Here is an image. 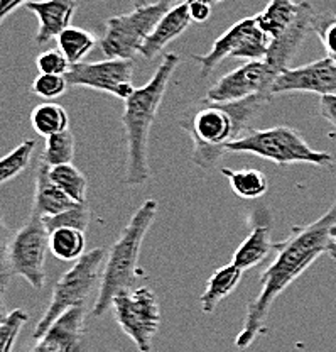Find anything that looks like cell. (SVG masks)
Listing matches in <instances>:
<instances>
[{"instance_id": "cell-1", "label": "cell", "mask_w": 336, "mask_h": 352, "mask_svg": "<svg viewBox=\"0 0 336 352\" xmlns=\"http://www.w3.org/2000/svg\"><path fill=\"white\" fill-rule=\"evenodd\" d=\"M336 226V197L326 214L308 226L292 227L289 237L277 242V256L261 276V292L247 308L237 347L245 349L265 329V320L277 296L298 280L321 254H331V229Z\"/></svg>"}, {"instance_id": "cell-2", "label": "cell", "mask_w": 336, "mask_h": 352, "mask_svg": "<svg viewBox=\"0 0 336 352\" xmlns=\"http://www.w3.org/2000/svg\"><path fill=\"white\" fill-rule=\"evenodd\" d=\"M272 97V94H262L235 104H213L203 98L191 105L182 113L180 126L193 141V163L204 170L217 166L226 154V146L250 131L248 122Z\"/></svg>"}, {"instance_id": "cell-3", "label": "cell", "mask_w": 336, "mask_h": 352, "mask_svg": "<svg viewBox=\"0 0 336 352\" xmlns=\"http://www.w3.org/2000/svg\"><path fill=\"white\" fill-rule=\"evenodd\" d=\"M180 65L176 53H166L163 63L152 78L125 100L122 116L123 129L127 132V170L123 182L130 186L144 185L151 178L149 168V134L166 94L169 80Z\"/></svg>"}, {"instance_id": "cell-4", "label": "cell", "mask_w": 336, "mask_h": 352, "mask_svg": "<svg viewBox=\"0 0 336 352\" xmlns=\"http://www.w3.org/2000/svg\"><path fill=\"white\" fill-rule=\"evenodd\" d=\"M157 210H159V204L156 200H145L134 212L125 229L108 251L104 276H101L97 300L91 310L95 317H101L108 310V307H112L113 298L123 289L134 288L135 281L142 276L141 267H139V254H141L144 237L147 236L152 222L156 220Z\"/></svg>"}, {"instance_id": "cell-5", "label": "cell", "mask_w": 336, "mask_h": 352, "mask_svg": "<svg viewBox=\"0 0 336 352\" xmlns=\"http://www.w3.org/2000/svg\"><path fill=\"white\" fill-rule=\"evenodd\" d=\"M225 153H248L269 160L277 166L287 164H313V166H331L333 156L324 151H316L306 142L301 132L287 126H277L272 129L254 131L230 142Z\"/></svg>"}, {"instance_id": "cell-6", "label": "cell", "mask_w": 336, "mask_h": 352, "mask_svg": "<svg viewBox=\"0 0 336 352\" xmlns=\"http://www.w3.org/2000/svg\"><path fill=\"white\" fill-rule=\"evenodd\" d=\"M49 251V230L45 219L31 214L27 222L3 239L2 283L9 276H21L32 288L41 289L46 283V256Z\"/></svg>"}, {"instance_id": "cell-7", "label": "cell", "mask_w": 336, "mask_h": 352, "mask_svg": "<svg viewBox=\"0 0 336 352\" xmlns=\"http://www.w3.org/2000/svg\"><path fill=\"white\" fill-rule=\"evenodd\" d=\"M105 259H107L105 249H93V251L86 252L83 258H80L58 280L53 288L49 305L32 332V337L36 340L41 339L64 311L75 307H85V302L88 300L95 286L101 283V276H104L101 264Z\"/></svg>"}, {"instance_id": "cell-8", "label": "cell", "mask_w": 336, "mask_h": 352, "mask_svg": "<svg viewBox=\"0 0 336 352\" xmlns=\"http://www.w3.org/2000/svg\"><path fill=\"white\" fill-rule=\"evenodd\" d=\"M174 3L159 0L156 3L134 9L129 14H119L107 21L105 34L100 39V47L107 58L134 60L141 53L145 39L154 31L157 22L163 19Z\"/></svg>"}, {"instance_id": "cell-9", "label": "cell", "mask_w": 336, "mask_h": 352, "mask_svg": "<svg viewBox=\"0 0 336 352\" xmlns=\"http://www.w3.org/2000/svg\"><path fill=\"white\" fill-rule=\"evenodd\" d=\"M112 310L119 327L139 352H151L160 325V305L156 293L149 286L123 289L113 298Z\"/></svg>"}, {"instance_id": "cell-10", "label": "cell", "mask_w": 336, "mask_h": 352, "mask_svg": "<svg viewBox=\"0 0 336 352\" xmlns=\"http://www.w3.org/2000/svg\"><path fill=\"white\" fill-rule=\"evenodd\" d=\"M270 46V38L259 25L257 17H247L233 24L220 38L215 39L210 53L203 56H193L200 65V75L206 78L221 61L228 58L240 60H265Z\"/></svg>"}, {"instance_id": "cell-11", "label": "cell", "mask_w": 336, "mask_h": 352, "mask_svg": "<svg viewBox=\"0 0 336 352\" xmlns=\"http://www.w3.org/2000/svg\"><path fill=\"white\" fill-rule=\"evenodd\" d=\"M279 72L265 60L247 61L221 76L208 90L206 100L213 104H235L262 94H272V85Z\"/></svg>"}, {"instance_id": "cell-12", "label": "cell", "mask_w": 336, "mask_h": 352, "mask_svg": "<svg viewBox=\"0 0 336 352\" xmlns=\"http://www.w3.org/2000/svg\"><path fill=\"white\" fill-rule=\"evenodd\" d=\"M69 87H85L110 94L113 97L127 100L135 91L134 60H117L107 58L97 63L71 65L68 75Z\"/></svg>"}, {"instance_id": "cell-13", "label": "cell", "mask_w": 336, "mask_h": 352, "mask_svg": "<svg viewBox=\"0 0 336 352\" xmlns=\"http://www.w3.org/2000/svg\"><path fill=\"white\" fill-rule=\"evenodd\" d=\"M292 91L316 94L320 97L336 95V60L326 56L309 65L287 68L279 73L272 85L274 97Z\"/></svg>"}, {"instance_id": "cell-14", "label": "cell", "mask_w": 336, "mask_h": 352, "mask_svg": "<svg viewBox=\"0 0 336 352\" xmlns=\"http://www.w3.org/2000/svg\"><path fill=\"white\" fill-rule=\"evenodd\" d=\"M316 14L317 12L308 0H301V10H299L298 19L292 22L291 28H287L279 38L270 39L265 61L272 68H276L279 73L291 68L289 65L292 58L296 56V53L302 46V43L306 41V38L313 32V22Z\"/></svg>"}, {"instance_id": "cell-15", "label": "cell", "mask_w": 336, "mask_h": 352, "mask_svg": "<svg viewBox=\"0 0 336 352\" xmlns=\"http://www.w3.org/2000/svg\"><path fill=\"white\" fill-rule=\"evenodd\" d=\"M85 307L64 311L49 330L36 340L31 352H80L85 333Z\"/></svg>"}, {"instance_id": "cell-16", "label": "cell", "mask_w": 336, "mask_h": 352, "mask_svg": "<svg viewBox=\"0 0 336 352\" xmlns=\"http://www.w3.org/2000/svg\"><path fill=\"white\" fill-rule=\"evenodd\" d=\"M76 7V0H31L25 3V9L31 10L39 21L34 41L46 44L53 38H60L69 28Z\"/></svg>"}, {"instance_id": "cell-17", "label": "cell", "mask_w": 336, "mask_h": 352, "mask_svg": "<svg viewBox=\"0 0 336 352\" xmlns=\"http://www.w3.org/2000/svg\"><path fill=\"white\" fill-rule=\"evenodd\" d=\"M191 22L193 21L191 16H189V0L174 3L167 10L166 16L157 22L154 31L145 39L144 46H142L139 54H142L145 60H154L157 54L163 53V50L167 44L173 43L176 38H180L182 32L189 28Z\"/></svg>"}, {"instance_id": "cell-18", "label": "cell", "mask_w": 336, "mask_h": 352, "mask_svg": "<svg viewBox=\"0 0 336 352\" xmlns=\"http://www.w3.org/2000/svg\"><path fill=\"white\" fill-rule=\"evenodd\" d=\"M76 201H73L56 183L51 179L49 166L41 160L38 170H36V186H34V205H32V214L39 217L47 219L60 215L69 208L76 207Z\"/></svg>"}, {"instance_id": "cell-19", "label": "cell", "mask_w": 336, "mask_h": 352, "mask_svg": "<svg viewBox=\"0 0 336 352\" xmlns=\"http://www.w3.org/2000/svg\"><path fill=\"white\" fill-rule=\"evenodd\" d=\"M272 249H276V244L270 237V227L267 223L255 222L247 239L240 244V248L233 254V264L242 271H247L264 261Z\"/></svg>"}, {"instance_id": "cell-20", "label": "cell", "mask_w": 336, "mask_h": 352, "mask_svg": "<svg viewBox=\"0 0 336 352\" xmlns=\"http://www.w3.org/2000/svg\"><path fill=\"white\" fill-rule=\"evenodd\" d=\"M243 276V271L237 267L235 264H226V266L218 267L208 280L206 288H204L200 303H202V310L204 314H211L221 300L232 295L235 288L239 286L240 280Z\"/></svg>"}, {"instance_id": "cell-21", "label": "cell", "mask_w": 336, "mask_h": 352, "mask_svg": "<svg viewBox=\"0 0 336 352\" xmlns=\"http://www.w3.org/2000/svg\"><path fill=\"white\" fill-rule=\"evenodd\" d=\"M299 10H301V2L296 0H269L267 7L255 17L262 31L270 39H276L298 19Z\"/></svg>"}, {"instance_id": "cell-22", "label": "cell", "mask_w": 336, "mask_h": 352, "mask_svg": "<svg viewBox=\"0 0 336 352\" xmlns=\"http://www.w3.org/2000/svg\"><path fill=\"white\" fill-rule=\"evenodd\" d=\"M85 244L83 230L61 227L49 232V252L60 261H78L86 254Z\"/></svg>"}, {"instance_id": "cell-23", "label": "cell", "mask_w": 336, "mask_h": 352, "mask_svg": "<svg viewBox=\"0 0 336 352\" xmlns=\"http://www.w3.org/2000/svg\"><path fill=\"white\" fill-rule=\"evenodd\" d=\"M221 175L226 176L233 193L245 200H257L269 190V179L259 170H228L221 168Z\"/></svg>"}, {"instance_id": "cell-24", "label": "cell", "mask_w": 336, "mask_h": 352, "mask_svg": "<svg viewBox=\"0 0 336 352\" xmlns=\"http://www.w3.org/2000/svg\"><path fill=\"white\" fill-rule=\"evenodd\" d=\"M31 124L39 135L51 138L54 134L69 129V117L67 109L54 102L36 105L31 113Z\"/></svg>"}, {"instance_id": "cell-25", "label": "cell", "mask_w": 336, "mask_h": 352, "mask_svg": "<svg viewBox=\"0 0 336 352\" xmlns=\"http://www.w3.org/2000/svg\"><path fill=\"white\" fill-rule=\"evenodd\" d=\"M58 46L68 58L69 65L83 63V58L97 46V38L82 28L69 25L67 31L58 38Z\"/></svg>"}, {"instance_id": "cell-26", "label": "cell", "mask_w": 336, "mask_h": 352, "mask_svg": "<svg viewBox=\"0 0 336 352\" xmlns=\"http://www.w3.org/2000/svg\"><path fill=\"white\" fill-rule=\"evenodd\" d=\"M49 176L67 195L76 204H85L88 182L86 176L73 164H61V166H49Z\"/></svg>"}, {"instance_id": "cell-27", "label": "cell", "mask_w": 336, "mask_h": 352, "mask_svg": "<svg viewBox=\"0 0 336 352\" xmlns=\"http://www.w3.org/2000/svg\"><path fill=\"white\" fill-rule=\"evenodd\" d=\"M73 157H75V135H73L71 129H67L46 139L43 161L47 166L53 168L61 166V164H71Z\"/></svg>"}, {"instance_id": "cell-28", "label": "cell", "mask_w": 336, "mask_h": 352, "mask_svg": "<svg viewBox=\"0 0 336 352\" xmlns=\"http://www.w3.org/2000/svg\"><path fill=\"white\" fill-rule=\"evenodd\" d=\"M34 149L36 141L34 139H29V141H24L23 144L17 146L12 153L7 154L0 161V182L7 183L16 178L19 173H23L25 168L29 166V163H31Z\"/></svg>"}, {"instance_id": "cell-29", "label": "cell", "mask_w": 336, "mask_h": 352, "mask_svg": "<svg viewBox=\"0 0 336 352\" xmlns=\"http://www.w3.org/2000/svg\"><path fill=\"white\" fill-rule=\"evenodd\" d=\"M90 220H91V208L85 201V204H78L76 207L63 212V214L45 219V223L49 232H53V230L56 229H61V227H71V229H78L85 232L90 226Z\"/></svg>"}, {"instance_id": "cell-30", "label": "cell", "mask_w": 336, "mask_h": 352, "mask_svg": "<svg viewBox=\"0 0 336 352\" xmlns=\"http://www.w3.org/2000/svg\"><path fill=\"white\" fill-rule=\"evenodd\" d=\"M29 320V315L24 310L17 308L9 315H5L0 325V352H12L17 342L21 330Z\"/></svg>"}, {"instance_id": "cell-31", "label": "cell", "mask_w": 336, "mask_h": 352, "mask_svg": "<svg viewBox=\"0 0 336 352\" xmlns=\"http://www.w3.org/2000/svg\"><path fill=\"white\" fill-rule=\"evenodd\" d=\"M313 32L321 39L328 54L336 60V14L317 12L313 22Z\"/></svg>"}, {"instance_id": "cell-32", "label": "cell", "mask_w": 336, "mask_h": 352, "mask_svg": "<svg viewBox=\"0 0 336 352\" xmlns=\"http://www.w3.org/2000/svg\"><path fill=\"white\" fill-rule=\"evenodd\" d=\"M68 80L67 76L60 75H41L38 76L32 82V94L38 95V97L45 98V100H54V98L61 97V95L67 91L68 88Z\"/></svg>"}, {"instance_id": "cell-33", "label": "cell", "mask_w": 336, "mask_h": 352, "mask_svg": "<svg viewBox=\"0 0 336 352\" xmlns=\"http://www.w3.org/2000/svg\"><path fill=\"white\" fill-rule=\"evenodd\" d=\"M36 65H38V69L41 75L67 76L69 68H71L68 58L64 56L60 47L58 50L43 51L38 56V60H36Z\"/></svg>"}, {"instance_id": "cell-34", "label": "cell", "mask_w": 336, "mask_h": 352, "mask_svg": "<svg viewBox=\"0 0 336 352\" xmlns=\"http://www.w3.org/2000/svg\"><path fill=\"white\" fill-rule=\"evenodd\" d=\"M211 7L210 3L203 2V0H189V16L193 22H206L211 17Z\"/></svg>"}, {"instance_id": "cell-35", "label": "cell", "mask_w": 336, "mask_h": 352, "mask_svg": "<svg viewBox=\"0 0 336 352\" xmlns=\"http://www.w3.org/2000/svg\"><path fill=\"white\" fill-rule=\"evenodd\" d=\"M320 113L336 129V95H326L320 98Z\"/></svg>"}, {"instance_id": "cell-36", "label": "cell", "mask_w": 336, "mask_h": 352, "mask_svg": "<svg viewBox=\"0 0 336 352\" xmlns=\"http://www.w3.org/2000/svg\"><path fill=\"white\" fill-rule=\"evenodd\" d=\"M31 0H0V21H5L10 14L16 9H19L21 6H25Z\"/></svg>"}, {"instance_id": "cell-37", "label": "cell", "mask_w": 336, "mask_h": 352, "mask_svg": "<svg viewBox=\"0 0 336 352\" xmlns=\"http://www.w3.org/2000/svg\"><path fill=\"white\" fill-rule=\"evenodd\" d=\"M331 259H336V226H333V229H331V254H330Z\"/></svg>"}, {"instance_id": "cell-38", "label": "cell", "mask_w": 336, "mask_h": 352, "mask_svg": "<svg viewBox=\"0 0 336 352\" xmlns=\"http://www.w3.org/2000/svg\"><path fill=\"white\" fill-rule=\"evenodd\" d=\"M132 2H134V6H135V9H141V7L149 6L147 0H132Z\"/></svg>"}, {"instance_id": "cell-39", "label": "cell", "mask_w": 336, "mask_h": 352, "mask_svg": "<svg viewBox=\"0 0 336 352\" xmlns=\"http://www.w3.org/2000/svg\"><path fill=\"white\" fill-rule=\"evenodd\" d=\"M203 2L210 3V6H217V3H220V2H225V0H203Z\"/></svg>"}, {"instance_id": "cell-40", "label": "cell", "mask_w": 336, "mask_h": 352, "mask_svg": "<svg viewBox=\"0 0 336 352\" xmlns=\"http://www.w3.org/2000/svg\"><path fill=\"white\" fill-rule=\"evenodd\" d=\"M167 2H171V3H176V0H167ZM182 2H184V0H182Z\"/></svg>"}]
</instances>
